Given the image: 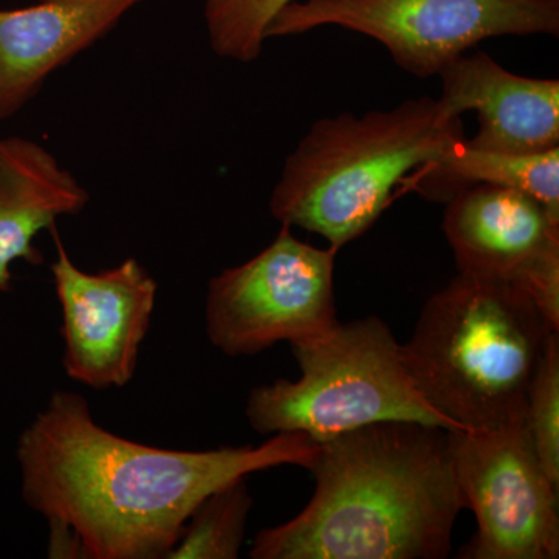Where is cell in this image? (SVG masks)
<instances>
[{
	"mask_svg": "<svg viewBox=\"0 0 559 559\" xmlns=\"http://www.w3.org/2000/svg\"><path fill=\"white\" fill-rule=\"evenodd\" d=\"M319 441L280 432L259 447L176 451L102 428L87 401L58 390L21 433L22 498L49 524L72 530L83 558H167L193 510L259 471L310 469Z\"/></svg>",
	"mask_w": 559,
	"mask_h": 559,
	"instance_id": "1",
	"label": "cell"
},
{
	"mask_svg": "<svg viewBox=\"0 0 559 559\" xmlns=\"http://www.w3.org/2000/svg\"><path fill=\"white\" fill-rule=\"evenodd\" d=\"M316 491L286 524L261 530L252 559H444L466 509L450 430L380 421L319 441Z\"/></svg>",
	"mask_w": 559,
	"mask_h": 559,
	"instance_id": "2",
	"label": "cell"
},
{
	"mask_svg": "<svg viewBox=\"0 0 559 559\" xmlns=\"http://www.w3.org/2000/svg\"><path fill=\"white\" fill-rule=\"evenodd\" d=\"M555 333L513 282L459 272L426 301L403 355L433 409L460 429H496L524 419Z\"/></svg>",
	"mask_w": 559,
	"mask_h": 559,
	"instance_id": "3",
	"label": "cell"
},
{
	"mask_svg": "<svg viewBox=\"0 0 559 559\" xmlns=\"http://www.w3.org/2000/svg\"><path fill=\"white\" fill-rule=\"evenodd\" d=\"M462 138V120L440 98L320 119L286 159L272 191L271 215L340 250L377 223L409 173Z\"/></svg>",
	"mask_w": 559,
	"mask_h": 559,
	"instance_id": "4",
	"label": "cell"
},
{
	"mask_svg": "<svg viewBox=\"0 0 559 559\" xmlns=\"http://www.w3.org/2000/svg\"><path fill=\"white\" fill-rule=\"evenodd\" d=\"M290 349L299 380H278L250 392L246 417L261 436L301 432L325 441L380 421L460 429L419 393L403 345L380 318L337 322L329 333Z\"/></svg>",
	"mask_w": 559,
	"mask_h": 559,
	"instance_id": "5",
	"label": "cell"
},
{
	"mask_svg": "<svg viewBox=\"0 0 559 559\" xmlns=\"http://www.w3.org/2000/svg\"><path fill=\"white\" fill-rule=\"evenodd\" d=\"M336 25L369 36L417 79L439 75L481 40L559 35V0H294L266 40Z\"/></svg>",
	"mask_w": 559,
	"mask_h": 559,
	"instance_id": "6",
	"label": "cell"
},
{
	"mask_svg": "<svg viewBox=\"0 0 559 559\" xmlns=\"http://www.w3.org/2000/svg\"><path fill=\"white\" fill-rule=\"evenodd\" d=\"M282 226L275 240L240 266L210 280L209 340L227 356H253L278 342L301 344L337 323L334 260Z\"/></svg>",
	"mask_w": 559,
	"mask_h": 559,
	"instance_id": "7",
	"label": "cell"
},
{
	"mask_svg": "<svg viewBox=\"0 0 559 559\" xmlns=\"http://www.w3.org/2000/svg\"><path fill=\"white\" fill-rule=\"evenodd\" d=\"M455 476L477 532L462 559H557L559 487L540 465L524 419L450 430Z\"/></svg>",
	"mask_w": 559,
	"mask_h": 559,
	"instance_id": "8",
	"label": "cell"
},
{
	"mask_svg": "<svg viewBox=\"0 0 559 559\" xmlns=\"http://www.w3.org/2000/svg\"><path fill=\"white\" fill-rule=\"evenodd\" d=\"M55 238L58 253L50 271L62 312L64 371L95 390L124 388L138 369L157 282L135 259L97 274L84 272Z\"/></svg>",
	"mask_w": 559,
	"mask_h": 559,
	"instance_id": "9",
	"label": "cell"
},
{
	"mask_svg": "<svg viewBox=\"0 0 559 559\" xmlns=\"http://www.w3.org/2000/svg\"><path fill=\"white\" fill-rule=\"evenodd\" d=\"M143 0H39L0 10V121L16 116L51 73L90 49Z\"/></svg>",
	"mask_w": 559,
	"mask_h": 559,
	"instance_id": "10",
	"label": "cell"
},
{
	"mask_svg": "<svg viewBox=\"0 0 559 559\" xmlns=\"http://www.w3.org/2000/svg\"><path fill=\"white\" fill-rule=\"evenodd\" d=\"M440 102L451 116L474 110L469 146L533 154L559 148V81L516 75L484 51L462 55L439 73Z\"/></svg>",
	"mask_w": 559,
	"mask_h": 559,
	"instance_id": "11",
	"label": "cell"
},
{
	"mask_svg": "<svg viewBox=\"0 0 559 559\" xmlns=\"http://www.w3.org/2000/svg\"><path fill=\"white\" fill-rule=\"evenodd\" d=\"M443 231L459 272L513 283L559 249V216L521 191L489 183L447 202Z\"/></svg>",
	"mask_w": 559,
	"mask_h": 559,
	"instance_id": "12",
	"label": "cell"
},
{
	"mask_svg": "<svg viewBox=\"0 0 559 559\" xmlns=\"http://www.w3.org/2000/svg\"><path fill=\"white\" fill-rule=\"evenodd\" d=\"M90 191L32 139H0V293H10L16 261L43 263L36 237L62 216L79 215Z\"/></svg>",
	"mask_w": 559,
	"mask_h": 559,
	"instance_id": "13",
	"label": "cell"
},
{
	"mask_svg": "<svg viewBox=\"0 0 559 559\" xmlns=\"http://www.w3.org/2000/svg\"><path fill=\"white\" fill-rule=\"evenodd\" d=\"M430 201L447 204L476 183L521 191L559 216V148L544 153H496L455 140L409 180Z\"/></svg>",
	"mask_w": 559,
	"mask_h": 559,
	"instance_id": "14",
	"label": "cell"
},
{
	"mask_svg": "<svg viewBox=\"0 0 559 559\" xmlns=\"http://www.w3.org/2000/svg\"><path fill=\"white\" fill-rule=\"evenodd\" d=\"M252 506L246 477L212 492L190 514L178 544L167 559L240 557Z\"/></svg>",
	"mask_w": 559,
	"mask_h": 559,
	"instance_id": "15",
	"label": "cell"
},
{
	"mask_svg": "<svg viewBox=\"0 0 559 559\" xmlns=\"http://www.w3.org/2000/svg\"><path fill=\"white\" fill-rule=\"evenodd\" d=\"M294 0H205L204 21L213 53L224 60L252 62L266 43V31Z\"/></svg>",
	"mask_w": 559,
	"mask_h": 559,
	"instance_id": "16",
	"label": "cell"
},
{
	"mask_svg": "<svg viewBox=\"0 0 559 559\" xmlns=\"http://www.w3.org/2000/svg\"><path fill=\"white\" fill-rule=\"evenodd\" d=\"M524 423L540 465L559 487V333L551 334L530 384Z\"/></svg>",
	"mask_w": 559,
	"mask_h": 559,
	"instance_id": "17",
	"label": "cell"
}]
</instances>
